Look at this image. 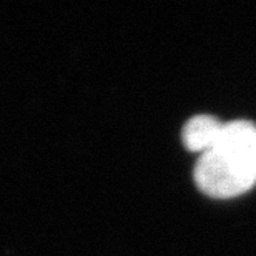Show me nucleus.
I'll use <instances>...</instances> for the list:
<instances>
[{"instance_id":"obj_1","label":"nucleus","mask_w":256,"mask_h":256,"mask_svg":"<svg viewBox=\"0 0 256 256\" xmlns=\"http://www.w3.org/2000/svg\"><path fill=\"white\" fill-rule=\"evenodd\" d=\"M198 190L212 198H233L256 185V126L234 120L200 155L193 172Z\"/></svg>"},{"instance_id":"obj_2","label":"nucleus","mask_w":256,"mask_h":256,"mask_svg":"<svg viewBox=\"0 0 256 256\" xmlns=\"http://www.w3.org/2000/svg\"><path fill=\"white\" fill-rule=\"evenodd\" d=\"M223 122L212 115H196L183 128V143L190 152L202 153L213 145L223 130Z\"/></svg>"}]
</instances>
